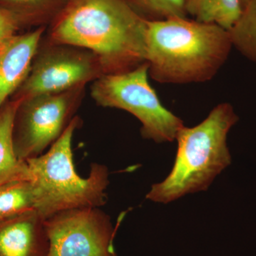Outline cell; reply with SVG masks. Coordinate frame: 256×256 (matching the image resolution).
<instances>
[{
  "label": "cell",
  "mask_w": 256,
  "mask_h": 256,
  "mask_svg": "<svg viewBox=\"0 0 256 256\" xmlns=\"http://www.w3.org/2000/svg\"><path fill=\"white\" fill-rule=\"evenodd\" d=\"M148 20L126 0H74L53 28V44L79 47L97 56L104 75L146 63Z\"/></svg>",
  "instance_id": "cell-1"
},
{
  "label": "cell",
  "mask_w": 256,
  "mask_h": 256,
  "mask_svg": "<svg viewBox=\"0 0 256 256\" xmlns=\"http://www.w3.org/2000/svg\"><path fill=\"white\" fill-rule=\"evenodd\" d=\"M146 62L162 84L212 80L233 48L228 30L186 18L148 20Z\"/></svg>",
  "instance_id": "cell-2"
},
{
  "label": "cell",
  "mask_w": 256,
  "mask_h": 256,
  "mask_svg": "<svg viewBox=\"0 0 256 256\" xmlns=\"http://www.w3.org/2000/svg\"><path fill=\"white\" fill-rule=\"evenodd\" d=\"M238 119L233 106L222 102L200 124L184 126L175 140L178 151L172 169L163 181L151 186L146 200L166 204L206 191L232 163L227 138Z\"/></svg>",
  "instance_id": "cell-3"
},
{
  "label": "cell",
  "mask_w": 256,
  "mask_h": 256,
  "mask_svg": "<svg viewBox=\"0 0 256 256\" xmlns=\"http://www.w3.org/2000/svg\"><path fill=\"white\" fill-rule=\"evenodd\" d=\"M79 122L78 117L74 118L46 153L25 161L34 193L35 210L44 220L65 210L100 208L107 201L110 182L107 166L92 163L86 178L75 169L72 140Z\"/></svg>",
  "instance_id": "cell-4"
},
{
  "label": "cell",
  "mask_w": 256,
  "mask_h": 256,
  "mask_svg": "<svg viewBox=\"0 0 256 256\" xmlns=\"http://www.w3.org/2000/svg\"><path fill=\"white\" fill-rule=\"evenodd\" d=\"M148 64L96 79L92 96L98 105L127 111L139 120L143 138L156 143L174 142L182 120L162 104L149 82Z\"/></svg>",
  "instance_id": "cell-5"
},
{
  "label": "cell",
  "mask_w": 256,
  "mask_h": 256,
  "mask_svg": "<svg viewBox=\"0 0 256 256\" xmlns=\"http://www.w3.org/2000/svg\"><path fill=\"white\" fill-rule=\"evenodd\" d=\"M84 88L21 100L13 127V144L18 160L26 161L41 156L62 136L75 118Z\"/></svg>",
  "instance_id": "cell-6"
},
{
  "label": "cell",
  "mask_w": 256,
  "mask_h": 256,
  "mask_svg": "<svg viewBox=\"0 0 256 256\" xmlns=\"http://www.w3.org/2000/svg\"><path fill=\"white\" fill-rule=\"evenodd\" d=\"M104 75L97 56L90 50L53 44L37 52L28 76L16 99L44 94H60L80 86Z\"/></svg>",
  "instance_id": "cell-7"
},
{
  "label": "cell",
  "mask_w": 256,
  "mask_h": 256,
  "mask_svg": "<svg viewBox=\"0 0 256 256\" xmlns=\"http://www.w3.org/2000/svg\"><path fill=\"white\" fill-rule=\"evenodd\" d=\"M48 256H116V229L100 208H76L44 220Z\"/></svg>",
  "instance_id": "cell-8"
},
{
  "label": "cell",
  "mask_w": 256,
  "mask_h": 256,
  "mask_svg": "<svg viewBox=\"0 0 256 256\" xmlns=\"http://www.w3.org/2000/svg\"><path fill=\"white\" fill-rule=\"evenodd\" d=\"M43 28L10 37L0 46V109L26 80L38 52Z\"/></svg>",
  "instance_id": "cell-9"
},
{
  "label": "cell",
  "mask_w": 256,
  "mask_h": 256,
  "mask_svg": "<svg viewBox=\"0 0 256 256\" xmlns=\"http://www.w3.org/2000/svg\"><path fill=\"white\" fill-rule=\"evenodd\" d=\"M44 220L35 210L0 222V256H48Z\"/></svg>",
  "instance_id": "cell-10"
},
{
  "label": "cell",
  "mask_w": 256,
  "mask_h": 256,
  "mask_svg": "<svg viewBox=\"0 0 256 256\" xmlns=\"http://www.w3.org/2000/svg\"><path fill=\"white\" fill-rule=\"evenodd\" d=\"M21 100L6 102L0 109V185L18 181H30L26 162L18 159L13 144L15 114Z\"/></svg>",
  "instance_id": "cell-11"
},
{
  "label": "cell",
  "mask_w": 256,
  "mask_h": 256,
  "mask_svg": "<svg viewBox=\"0 0 256 256\" xmlns=\"http://www.w3.org/2000/svg\"><path fill=\"white\" fill-rule=\"evenodd\" d=\"M244 6L242 0H188L186 14L196 21L213 24L230 30L240 18Z\"/></svg>",
  "instance_id": "cell-12"
},
{
  "label": "cell",
  "mask_w": 256,
  "mask_h": 256,
  "mask_svg": "<svg viewBox=\"0 0 256 256\" xmlns=\"http://www.w3.org/2000/svg\"><path fill=\"white\" fill-rule=\"evenodd\" d=\"M35 210L33 186L28 180L0 185V222Z\"/></svg>",
  "instance_id": "cell-13"
},
{
  "label": "cell",
  "mask_w": 256,
  "mask_h": 256,
  "mask_svg": "<svg viewBox=\"0 0 256 256\" xmlns=\"http://www.w3.org/2000/svg\"><path fill=\"white\" fill-rule=\"evenodd\" d=\"M233 48L256 65V0H249L229 30Z\"/></svg>",
  "instance_id": "cell-14"
},
{
  "label": "cell",
  "mask_w": 256,
  "mask_h": 256,
  "mask_svg": "<svg viewBox=\"0 0 256 256\" xmlns=\"http://www.w3.org/2000/svg\"><path fill=\"white\" fill-rule=\"evenodd\" d=\"M144 12L150 15L152 20L186 18L188 0H130Z\"/></svg>",
  "instance_id": "cell-15"
},
{
  "label": "cell",
  "mask_w": 256,
  "mask_h": 256,
  "mask_svg": "<svg viewBox=\"0 0 256 256\" xmlns=\"http://www.w3.org/2000/svg\"><path fill=\"white\" fill-rule=\"evenodd\" d=\"M18 23L13 15L0 10V44L14 35Z\"/></svg>",
  "instance_id": "cell-16"
},
{
  "label": "cell",
  "mask_w": 256,
  "mask_h": 256,
  "mask_svg": "<svg viewBox=\"0 0 256 256\" xmlns=\"http://www.w3.org/2000/svg\"><path fill=\"white\" fill-rule=\"evenodd\" d=\"M10 1L18 2H36L41 0H10Z\"/></svg>",
  "instance_id": "cell-17"
},
{
  "label": "cell",
  "mask_w": 256,
  "mask_h": 256,
  "mask_svg": "<svg viewBox=\"0 0 256 256\" xmlns=\"http://www.w3.org/2000/svg\"><path fill=\"white\" fill-rule=\"evenodd\" d=\"M249 0H242V6H245L246 4H247Z\"/></svg>",
  "instance_id": "cell-18"
},
{
  "label": "cell",
  "mask_w": 256,
  "mask_h": 256,
  "mask_svg": "<svg viewBox=\"0 0 256 256\" xmlns=\"http://www.w3.org/2000/svg\"><path fill=\"white\" fill-rule=\"evenodd\" d=\"M1 44H2V43H1V44H0V46H1Z\"/></svg>",
  "instance_id": "cell-19"
}]
</instances>
